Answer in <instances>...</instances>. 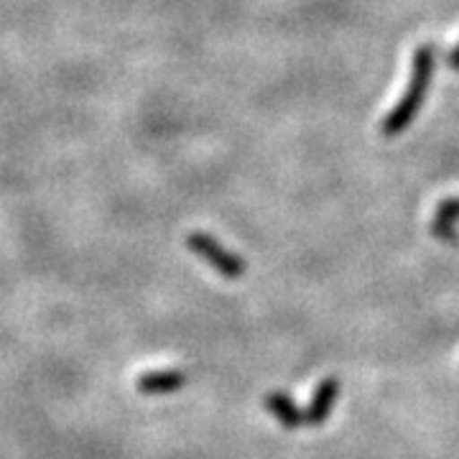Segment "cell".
Wrapping results in <instances>:
<instances>
[{"mask_svg": "<svg viewBox=\"0 0 459 459\" xmlns=\"http://www.w3.org/2000/svg\"><path fill=\"white\" fill-rule=\"evenodd\" d=\"M263 406H265V411L279 421L281 427L289 429V431H296L301 424H307V419H304V409H299V406H296V401L291 398V395L268 394L265 395V401H263Z\"/></svg>", "mask_w": 459, "mask_h": 459, "instance_id": "5", "label": "cell"}, {"mask_svg": "<svg viewBox=\"0 0 459 459\" xmlns=\"http://www.w3.org/2000/svg\"><path fill=\"white\" fill-rule=\"evenodd\" d=\"M434 65H437V49L434 44H421L413 51V65H411V80L403 98L395 102V108L383 117L380 131L388 138H395L406 133L413 123V117L424 108V100L429 95V84L434 77Z\"/></svg>", "mask_w": 459, "mask_h": 459, "instance_id": "1", "label": "cell"}, {"mask_svg": "<svg viewBox=\"0 0 459 459\" xmlns=\"http://www.w3.org/2000/svg\"><path fill=\"white\" fill-rule=\"evenodd\" d=\"M431 235H434V238H439V240H444V243H449V246L459 247L457 222H449V220H444V217H437V214H434V220H431Z\"/></svg>", "mask_w": 459, "mask_h": 459, "instance_id": "6", "label": "cell"}, {"mask_svg": "<svg viewBox=\"0 0 459 459\" xmlns=\"http://www.w3.org/2000/svg\"><path fill=\"white\" fill-rule=\"evenodd\" d=\"M340 380L337 377H325L316 383L312 398H309V406L304 409V419L309 427H322L329 419V413L334 409L337 398H340Z\"/></svg>", "mask_w": 459, "mask_h": 459, "instance_id": "3", "label": "cell"}, {"mask_svg": "<svg viewBox=\"0 0 459 459\" xmlns=\"http://www.w3.org/2000/svg\"><path fill=\"white\" fill-rule=\"evenodd\" d=\"M186 385L184 370H151L138 377V391L143 395H169L177 394Z\"/></svg>", "mask_w": 459, "mask_h": 459, "instance_id": "4", "label": "cell"}, {"mask_svg": "<svg viewBox=\"0 0 459 459\" xmlns=\"http://www.w3.org/2000/svg\"><path fill=\"white\" fill-rule=\"evenodd\" d=\"M186 247L192 253H197L202 261L207 263L210 268H214L220 276H225V279H243L246 276V261L238 253L228 250L217 238L207 235V232H192L186 238Z\"/></svg>", "mask_w": 459, "mask_h": 459, "instance_id": "2", "label": "cell"}, {"mask_svg": "<svg viewBox=\"0 0 459 459\" xmlns=\"http://www.w3.org/2000/svg\"><path fill=\"white\" fill-rule=\"evenodd\" d=\"M446 65H449V69L452 72H459V44L452 49V54H449V59H446Z\"/></svg>", "mask_w": 459, "mask_h": 459, "instance_id": "8", "label": "cell"}, {"mask_svg": "<svg viewBox=\"0 0 459 459\" xmlns=\"http://www.w3.org/2000/svg\"><path fill=\"white\" fill-rule=\"evenodd\" d=\"M437 217H444L449 222H459V197L442 199L437 204Z\"/></svg>", "mask_w": 459, "mask_h": 459, "instance_id": "7", "label": "cell"}]
</instances>
